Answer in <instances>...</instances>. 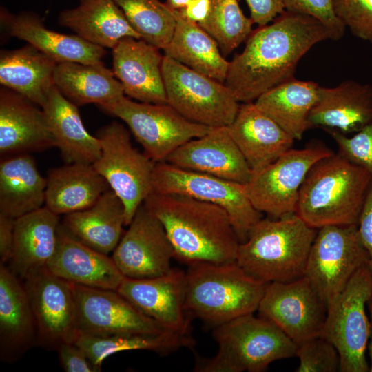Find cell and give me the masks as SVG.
Masks as SVG:
<instances>
[{"label": "cell", "mask_w": 372, "mask_h": 372, "mask_svg": "<svg viewBox=\"0 0 372 372\" xmlns=\"http://www.w3.org/2000/svg\"><path fill=\"white\" fill-rule=\"evenodd\" d=\"M332 39L330 31L309 16L285 11L258 26L242 51L229 61L225 84L238 102H254L294 78L298 62L316 43Z\"/></svg>", "instance_id": "1"}, {"label": "cell", "mask_w": 372, "mask_h": 372, "mask_svg": "<svg viewBox=\"0 0 372 372\" xmlns=\"http://www.w3.org/2000/svg\"><path fill=\"white\" fill-rule=\"evenodd\" d=\"M143 205L163 225L179 262L187 266L236 262L240 241L222 207L187 196L155 192Z\"/></svg>", "instance_id": "2"}, {"label": "cell", "mask_w": 372, "mask_h": 372, "mask_svg": "<svg viewBox=\"0 0 372 372\" xmlns=\"http://www.w3.org/2000/svg\"><path fill=\"white\" fill-rule=\"evenodd\" d=\"M371 174L340 154L316 162L300 189L296 214L309 226L358 225Z\"/></svg>", "instance_id": "3"}, {"label": "cell", "mask_w": 372, "mask_h": 372, "mask_svg": "<svg viewBox=\"0 0 372 372\" xmlns=\"http://www.w3.org/2000/svg\"><path fill=\"white\" fill-rule=\"evenodd\" d=\"M316 233L296 214L261 218L240 243L236 261L249 275L265 283L296 280L304 276Z\"/></svg>", "instance_id": "4"}, {"label": "cell", "mask_w": 372, "mask_h": 372, "mask_svg": "<svg viewBox=\"0 0 372 372\" xmlns=\"http://www.w3.org/2000/svg\"><path fill=\"white\" fill-rule=\"evenodd\" d=\"M267 284L236 261L192 265L185 271V309L215 327L257 311Z\"/></svg>", "instance_id": "5"}, {"label": "cell", "mask_w": 372, "mask_h": 372, "mask_svg": "<svg viewBox=\"0 0 372 372\" xmlns=\"http://www.w3.org/2000/svg\"><path fill=\"white\" fill-rule=\"evenodd\" d=\"M218 345L211 358L200 359V372H262L274 361L296 355L297 345L269 320L254 313L214 327Z\"/></svg>", "instance_id": "6"}, {"label": "cell", "mask_w": 372, "mask_h": 372, "mask_svg": "<svg viewBox=\"0 0 372 372\" xmlns=\"http://www.w3.org/2000/svg\"><path fill=\"white\" fill-rule=\"evenodd\" d=\"M371 296L372 273L368 265H364L327 305L321 336L337 349L341 372L369 371L365 353L370 322L366 307Z\"/></svg>", "instance_id": "7"}, {"label": "cell", "mask_w": 372, "mask_h": 372, "mask_svg": "<svg viewBox=\"0 0 372 372\" xmlns=\"http://www.w3.org/2000/svg\"><path fill=\"white\" fill-rule=\"evenodd\" d=\"M96 106L122 120L156 163L166 161L176 149L211 128L189 121L168 103L136 102L123 95Z\"/></svg>", "instance_id": "8"}, {"label": "cell", "mask_w": 372, "mask_h": 372, "mask_svg": "<svg viewBox=\"0 0 372 372\" xmlns=\"http://www.w3.org/2000/svg\"><path fill=\"white\" fill-rule=\"evenodd\" d=\"M96 136L101 152L92 165L122 200L128 226L152 192L156 163L133 146L129 130L117 121L101 127Z\"/></svg>", "instance_id": "9"}, {"label": "cell", "mask_w": 372, "mask_h": 372, "mask_svg": "<svg viewBox=\"0 0 372 372\" xmlns=\"http://www.w3.org/2000/svg\"><path fill=\"white\" fill-rule=\"evenodd\" d=\"M167 103L189 121L209 127L228 126L240 104L225 84L164 56Z\"/></svg>", "instance_id": "10"}, {"label": "cell", "mask_w": 372, "mask_h": 372, "mask_svg": "<svg viewBox=\"0 0 372 372\" xmlns=\"http://www.w3.org/2000/svg\"><path fill=\"white\" fill-rule=\"evenodd\" d=\"M152 192L176 194L216 205L229 215L240 242L261 219L245 194L244 185L183 169L166 161L155 164Z\"/></svg>", "instance_id": "11"}, {"label": "cell", "mask_w": 372, "mask_h": 372, "mask_svg": "<svg viewBox=\"0 0 372 372\" xmlns=\"http://www.w3.org/2000/svg\"><path fill=\"white\" fill-rule=\"evenodd\" d=\"M368 264L369 254L356 225H328L317 231L304 276L327 307L353 274Z\"/></svg>", "instance_id": "12"}, {"label": "cell", "mask_w": 372, "mask_h": 372, "mask_svg": "<svg viewBox=\"0 0 372 372\" xmlns=\"http://www.w3.org/2000/svg\"><path fill=\"white\" fill-rule=\"evenodd\" d=\"M333 152L322 144L287 150L274 162L252 172L244 185L254 207L273 218L296 214L301 185L311 167Z\"/></svg>", "instance_id": "13"}, {"label": "cell", "mask_w": 372, "mask_h": 372, "mask_svg": "<svg viewBox=\"0 0 372 372\" xmlns=\"http://www.w3.org/2000/svg\"><path fill=\"white\" fill-rule=\"evenodd\" d=\"M22 281L36 322L37 346L56 351L63 343L74 342L79 332L71 283L46 267L30 272Z\"/></svg>", "instance_id": "14"}, {"label": "cell", "mask_w": 372, "mask_h": 372, "mask_svg": "<svg viewBox=\"0 0 372 372\" xmlns=\"http://www.w3.org/2000/svg\"><path fill=\"white\" fill-rule=\"evenodd\" d=\"M296 344L321 335L327 307L308 279L267 284L258 310Z\"/></svg>", "instance_id": "15"}, {"label": "cell", "mask_w": 372, "mask_h": 372, "mask_svg": "<svg viewBox=\"0 0 372 372\" xmlns=\"http://www.w3.org/2000/svg\"><path fill=\"white\" fill-rule=\"evenodd\" d=\"M70 283L76 300L79 333L108 336L168 331L116 290Z\"/></svg>", "instance_id": "16"}, {"label": "cell", "mask_w": 372, "mask_h": 372, "mask_svg": "<svg viewBox=\"0 0 372 372\" xmlns=\"http://www.w3.org/2000/svg\"><path fill=\"white\" fill-rule=\"evenodd\" d=\"M128 226L112 256L123 276L145 279L168 273L174 252L161 221L143 203Z\"/></svg>", "instance_id": "17"}, {"label": "cell", "mask_w": 372, "mask_h": 372, "mask_svg": "<svg viewBox=\"0 0 372 372\" xmlns=\"http://www.w3.org/2000/svg\"><path fill=\"white\" fill-rule=\"evenodd\" d=\"M116 291L166 330L189 335L185 271L172 268L168 273L152 278L124 277Z\"/></svg>", "instance_id": "18"}, {"label": "cell", "mask_w": 372, "mask_h": 372, "mask_svg": "<svg viewBox=\"0 0 372 372\" xmlns=\"http://www.w3.org/2000/svg\"><path fill=\"white\" fill-rule=\"evenodd\" d=\"M166 162L178 167L245 185L252 171L227 126L211 127L173 152Z\"/></svg>", "instance_id": "19"}, {"label": "cell", "mask_w": 372, "mask_h": 372, "mask_svg": "<svg viewBox=\"0 0 372 372\" xmlns=\"http://www.w3.org/2000/svg\"><path fill=\"white\" fill-rule=\"evenodd\" d=\"M56 147L43 109L20 94L0 89V154L5 158Z\"/></svg>", "instance_id": "20"}, {"label": "cell", "mask_w": 372, "mask_h": 372, "mask_svg": "<svg viewBox=\"0 0 372 372\" xmlns=\"http://www.w3.org/2000/svg\"><path fill=\"white\" fill-rule=\"evenodd\" d=\"M160 49L134 37L121 39L112 49V71L125 95L138 101L167 103Z\"/></svg>", "instance_id": "21"}, {"label": "cell", "mask_w": 372, "mask_h": 372, "mask_svg": "<svg viewBox=\"0 0 372 372\" xmlns=\"http://www.w3.org/2000/svg\"><path fill=\"white\" fill-rule=\"evenodd\" d=\"M32 309L23 282L0 264V360L12 364L37 346Z\"/></svg>", "instance_id": "22"}, {"label": "cell", "mask_w": 372, "mask_h": 372, "mask_svg": "<svg viewBox=\"0 0 372 372\" xmlns=\"http://www.w3.org/2000/svg\"><path fill=\"white\" fill-rule=\"evenodd\" d=\"M46 267L68 282L94 288L116 291L124 278L112 257L81 242L61 224L56 249Z\"/></svg>", "instance_id": "23"}, {"label": "cell", "mask_w": 372, "mask_h": 372, "mask_svg": "<svg viewBox=\"0 0 372 372\" xmlns=\"http://www.w3.org/2000/svg\"><path fill=\"white\" fill-rule=\"evenodd\" d=\"M1 22L10 36L27 41L56 63L97 64L103 63L102 59L106 54L104 48L76 34H65L48 29L41 18L32 12L14 14L2 8Z\"/></svg>", "instance_id": "24"}, {"label": "cell", "mask_w": 372, "mask_h": 372, "mask_svg": "<svg viewBox=\"0 0 372 372\" xmlns=\"http://www.w3.org/2000/svg\"><path fill=\"white\" fill-rule=\"evenodd\" d=\"M227 128L252 172L274 162L295 141L254 102L240 104Z\"/></svg>", "instance_id": "25"}, {"label": "cell", "mask_w": 372, "mask_h": 372, "mask_svg": "<svg viewBox=\"0 0 372 372\" xmlns=\"http://www.w3.org/2000/svg\"><path fill=\"white\" fill-rule=\"evenodd\" d=\"M372 122V86L346 80L333 87L320 86L309 116L310 128L356 133Z\"/></svg>", "instance_id": "26"}, {"label": "cell", "mask_w": 372, "mask_h": 372, "mask_svg": "<svg viewBox=\"0 0 372 372\" xmlns=\"http://www.w3.org/2000/svg\"><path fill=\"white\" fill-rule=\"evenodd\" d=\"M59 215L46 206L15 220L12 255L7 265L21 280L45 267L56 249Z\"/></svg>", "instance_id": "27"}, {"label": "cell", "mask_w": 372, "mask_h": 372, "mask_svg": "<svg viewBox=\"0 0 372 372\" xmlns=\"http://www.w3.org/2000/svg\"><path fill=\"white\" fill-rule=\"evenodd\" d=\"M61 225L81 242L108 255L121 238L125 207L110 188L88 208L65 214Z\"/></svg>", "instance_id": "28"}, {"label": "cell", "mask_w": 372, "mask_h": 372, "mask_svg": "<svg viewBox=\"0 0 372 372\" xmlns=\"http://www.w3.org/2000/svg\"><path fill=\"white\" fill-rule=\"evenodd\" d=\"M63 161L93 164L100 156L101 143L84 127L78 106L54 85L41 107Z\"/></svg>", "instance_id": "29"}, {"label": "cell", "mask_w": 372, "mask_h": 372, "mask_svg": "<svg viewBox=\"0 0 372 372\" xmlns=\"http://www.w3.org/2000/svg\"><path fill=\"white\" fill-rule=\"evenodd\" d=\"M60 25L85 41L113 49L125 37L141 39L114 0H79L78 6L61 11Z\"/></svg>", "instance_id": "30"}, {"label": "cell", "mask_w": 372, "mask_h": 372, "mask_svg": "<svg viewBox=\"0 0 372 372\" xmlns=\"http://www.w3.org/2000/svg\"><path fill=\"white\" fill-rule=\"evenodd\" d=\"M109 189L92 164H66L49 170L45 206L65 215L88 208Z\"/></svg>", "instance_id": "31"}, {"label": "cell", "mask_w": 372, "mask_h": 372, "mask_svg": "<svg viewBox=\"0 0 372 372\" xmlns=\"http://www.w3.org/2000/svg\"><path fill=\"white\" fill-rule=\"evenodd\" d=\"M56 63L30 44L0 53L1 85L41 107L54 83Z\"/></svg>", "instance_id": "32"}, {"label": "cell", "mask_w": 372, "mask_h": 372, "mask_svg": "<svg viewBox=\"0 0 372 372\" xmlns=\"http://www.w3.org/2000/svg\"><path fill=\"white\" fill-rule=\"evenodd\" d=\"M46 178L30 154L3 158L0 163V214L14 218L43 207Z\"/></svg>", "instance_id": "33"}, {"label": "cell", "mask_w": 372, "mask_h": 372, "mask_svg": "<svg viewBox=\"0 0 372 372\" xmlns=\"http://www.w3.org/2000/svg\"><path fill=\"white\" fill-rule=\"evenodd\" d=\"M174 12L176 26L163 50L164 56L225 83L229 61L216 40L198 24L186 20L176 10Z\"/></svg>", "instance_id": "34"}, {"label": "cell", "mask_w": 372, "mask_h": 372, "mask_svg": "<svg viewBox=\"0 0 372 372\" xmlns=\"http://www.w3.org/2000/svg\"><path fill=\"white\" fill-rule=\"evenodd\" d=\"M320 85L293 78L271 88L254 103L294 140L310 129L309 116L319 97Z\"/></svg>", "instance_id": "35"}, {"label": "cell", "mask_w": 372, "mask_h": 372, "mask_svg": "<svg viewBox=\"0 0 372 372\" xmlns=\"http://www.w3.org/2000/svg\"><path fill=\"white\" fill-rule=\"evenodd\" d=\"M54 83L66 99L78 107L90 103L97 105L125 95L113 71L103 63H58Z\"/></svg>", "instance_id": "36"}, {"label": "cell", "mask_w": 372, "mask_h": 372, "mask_svg": "<svg viewBox=\"0 0 372 372\" xmlns=\"http://www.w3.org/2000/svg\"><path fill=\"white\" fill-rule=\"evenodd\" d=\"M189 335L165 331L157 333H127L94 336L79 333L74 343L99 368L110 355L127 351L147 350L167 354L181 347H191Z\"/></svg>", "instance_id": "37"}, {"label": "cell", "mask_w": 372, "mask_h": 372, "mask_svg": "<svg viewBox=\"0 0 372 372\" xmlns=\"http://www.w3.org/2000/svg\"><path fill=\"white\" fill-rule=\"evenodd\" d=\"M141 39L164 50L176 23L174 10L160 0H114Z\"/></svg>", "instance_id": "38"}, {"label": "cell", "mask_w": 372, "mask_h": 372, "mask_svg": "<svg viewBox=\"0 0 372 372\" xmlns=\"http://www.w3.org/2000/svg\"><path fill=\"white\" fill-rule=\"evenodd\" d=\"M211 12L201 26L217 42L224 56L246 41L253 21L245 15L238 0H211Z\"/></svg>", "instance_id": "39"}, {"label": "cell", "mask_w": 372, "mask_h": 372, "mask_svg": "<svg viewBox=\"0 0 372 372\" xmlns=\"http://www.w3.org/2000/svg\"><path fill=\"white\" fill-rule=\"evenodd\" d=\"M299 358L297 372H335L340 371V355L337 349L321 335L297 344Z\"/></svg>", "instance_id": "40"}, {"label": "cell", "mask_w": 372, "mask_h": 372, "mask_svg": "<svg viewBox=\"0 0 372 372\" xmlns=\"http://www.w3.org/2000/svg\"><path fill=\"white\" fill-rule=\"evenodd\" d=\"M326 131L335 142L338 154L362 167L372 176V122L352 136L336 130Z\"/></svg>", "instance_id": "41"}, {"label": "cell", "mask_w": 372, "mask_h": 372, "mask_svg": "<svg viewBox=\"0 0 372 372\" xmlns=\"http://www.w3.org/2000/svg\"><path fill=\"white\" fill-rule=\"evenodd\" d=\"M333 8L355 37L372 43V0H333Z\"/></svg>", "instance_id": "42"}, {"label": "cell", "mask_w": 372, "mask_h": 372, "mask_svg": "<svg viewBox=\"0 0 372 372\" xmlns=\"http://www.w3.org/2000/svg\"><path fill=\"white\" fill-rule=\"evenodd\" d=\"M285 11L314 18L331 33L333 40L342 37L345 26L335 16L333 0H282Z\"/></svg>", "instance_id": "43"}, {"label": "cell", "mask_w": 372, "mask_h": 372, "mask_svg": "<svg viewBox=\"0 0 372 372\" xmlns=\"http://www.w3.org/2000/svg\"><path fill=\"white\" fill-rule=\"evenodd\" d=\"M56 351L61 365L66 372L101 371L74 342L63 343Z\"/></svg>", "instance_id": "44"}, {"label": "cell", "mask_w": 372, "mask_h": 372, "mask_svg": "<svg viewBox=\"0 0 372 372\" xmlns=\"http://www.w3.org/2000/svg\"><path fill=\"white\" fill-rule=\"evenodd\" d=\"M250 18L258 26L269 24L285 11L282 0H245Z\"/></svg>", "instance_id": "45"}, {"label": "cell", "mask_w": 372, "mask_h": 372, "mask_svg": "<svg viewBox=\"0 0 372 372\" xmlns=\"http://www.w3.org/2000/svg\"><path fill=\"white\" fill-rule=\"evenodd\" d=\"M357 226L360 240L369 254L368 267L372 273V182L367 192Z\"/></svg>", "instance_id": "46"}, {"label": "cell", "mask_w": 372, "mask_h": 372, "mask_svg": "<svg viewBox=\"0 0 372 372\" xmlns=\"http://www.w3.org/2000/svg\"><path fill=\"white\" fill-rule=\"evenodd\" d=\"M16 218L0 214V264L9 262L14 244Z\"/></svg>", "instance_id": "47"}, {"label": "cell", "mask_w": 372, "mask_h": 372, "mask_svg": "<svg viewBox=\"0 0 372 372\" xmlns=\"http://www.w3.org/2000/svg\"><path fill=\"white\" fill-rule=\"evenodd\" d=\"M211 7V0H192L185 7L176 11L186 20L200 25L208 19Z\"/></svg>", "instance_id": "48"}, {"label": "cell", "mask_w": 372, "mask_h": 372, "mask_svg": "<svg viewBox=\"0 0 372 372\" xmlns=\"http://www.w3.org/2000/svg\"><path fill=\"white\" fill-rule=\"evenodd\" d=\"M366 307L369 313L370 331L368 340L367 348L369 351V356L370 360L369 372H372V296L366 303Z\"/></svg>", "instance_id": "49"}, {"label": "cell", "mask_w": 372, "mask_h": 372, "mask_svg": "<svg viewBox=\"0 0 372 372\" xmlns=\"http://www.w3.org/2000/svg\"><path fill=\"white\" fill-rule=\"evenodd\" d=\"M192 0H166L167 6L173 10H179L185 7Z\"/></svg>", "instance_id": "50"}]
</instances>
